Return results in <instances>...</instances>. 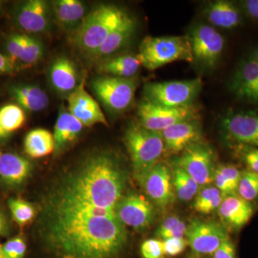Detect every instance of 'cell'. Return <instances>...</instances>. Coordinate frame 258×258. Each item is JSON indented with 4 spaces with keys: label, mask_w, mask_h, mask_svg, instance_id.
Here are the masks:
<instances>
[{
    "label": "cell",
    "mask_w": 258,
    "mask_h": 258,
    "mask_svg": "<svg viewBox=\"0 0 258 258\" xmlns=\"http://www.w3.org/2000/svg\"><path fill=\"white\" fill-rule=\"evenodd\" d=\"M141 254L143 258H163L164 256L163 241L149 239L141 246Z\"/></svg>",
    "instance_id": "38"
},
{
    "label": "cell",
    "mask_w": 258,
    "mask_h": 258,
    "mask_svg": "<svg viewBox=\"0 0 258 258\" xmlns=\"http://www.w3.org/2000/svg\"><path fill=\"white\" fill-rule=\"evenodd\" d=\"M244 151L243 160L249 171L258 173V148L246 147Z\"/></svg>",
    "instance_id": "41"
},
{
    "label": "cell",
    "mask_w": 258,
    "mask_h": 258,
    "mask_svg": "<svg viewBox=\"0 0 258 258\" xmlns=\"http://www.w3.org/2000/svg\"><path fill=\"white\" fill-rule=\"evenodd\" d=\"M200 79L148 83L144 86V99L167 108L191 106L201 91Z\"/></svg>",
    "instance_id": "6"
},
{
    "label": "cell",
    "mask_w": 258,
    "mask_h": 258,
    "mask_svg": "<svg viewBox=\"0 0 258 258\" xmlns=\"http://www.w3.org/2000/svg\"><path fill=\"white\" fill-rule=\"evenodd\" d=\"M26 120L25 110L18 104H8L0 108V124L8 134L18 130Z\"/></svg>",
    "instance_id": "31"
},
{
    "label": "cell",
    "mask_w": 258,
    "mask_h": 258,
    "mask_svg": "<svg viewBox=\"0 0 258 258\" xmlns=\"http://www.w3.org/2000/svg\"><path fill=\"white\" fill-rule=\"evenodd\" d=\"M226 196L216 186H203L195 197L194 208L197 212L208 215L218 210Z\"/></svg>",
    "instance_id": "29"
},
{
    "label": "cell",
    "mask_w": 258,
    "mask_h": 258,
    "mask_svg": "<svg viewBox=\"0 0 258 258\" xmlns=\"http://www.w3.org/2000/svg\"><path fill=\"white\" fill-rule=\"evenodd\" d=\"M45 247L56 258H118L128 242L117 217L86 214L42 215Z\"/></svg>",
    "instance_id": "2"
},
{
    "label": "cell",
    "mask_w": 258,
    "mask_h": 258,
    "mask_svg": "<svg viewBox=\"0 0 258 258\" xmlns=\"http://www.w3.org/2000/svg\"><path fill=\"white\" fill-rule=\"evenodd\" d=\"M237 195L249 203L257 200L258 173L249 170L242 171Z\"/></svg>",
    "instance_id": "35"
},
{
    "label": "cell",
    "mask_w": 258,
    "mask_h": 258,
    "mask_svg": "<svg viewBox=\"0 0 258 258\" xmlns=\"http://www.w3.org/2000/svg\"><path fill=\"white\" fill-rule=\"evenodd\" d=\"M187 258H200V257H198V256L194 255V256H189V257H188Z\"/></svg>",
    "instance_id": "48"
},
{
    "label": "cell",
    "mask_w": 258,
    "mask_h": 258,
    "mask_svg": "<svg viewBox=\"0 0 258 258\" xmlns=\"http://www.w3.org/2000/svg\"><path fill=\"white\" fill-rule=\"evenodd\" d=\"M91 88L97 98L109 111L120 113L130 107L135 98L137 82L134 78L101 76L91 81Z\"/></svg>",
    "instance_id": "7"
},
{
    "label": "cell",
    "mask_w": 258,
    "mask_h": 258,
    "mask_svg": "<svg viewBox=\"0 0 258 258\" xmlns=\"http://www.w3.org/2000/svg\"><path fill=\"white\" fill-rule=\"evenodd\" d=\"M126 184V172L113 154L93 153L50 191L43 215L81 213L116 217L115 208L125 195Z\"/></svg>",
    "instance_id": "1"
},
{
    "label": "cell",
    "mask_w": 258,
    "mask_h": 258,
    "mask_svg": "<svg viewBox=\"0 0 258 258\" xmlns=\"http://www.w3.org/2000/svg\"><path fill=\"white\" fill-rule=\"evenodd\" d=\"M230 88L240 99L258 103V46L237 64Z\"/></svg>",
    "instance_id": "16"
},
{
    "label": "cell",
    "mask_w": 258,
    "mask_h": 258,
    "mask_svg": "<svg viewBox=\"0 0 258 258\" xmlns=\"http://www.w3.org/2000/svg\"><path fill=\"white\" fill-rule=\"evenodd\" d=\"M115 214L117 218L125 226L144 231L152 225L156 212L149 199L132 192L121 198L115 208Z\"/></svg>",
    "instance_id": "13"
},
{
    "label": "cell",
    "mask_w": 258,
    "mask_h": 258,
    "mask_svg": "<svg viewBox=\"0 0 258 258\" xmlns=\"http://www.w3.org/2000/svg\"><path fill=\"white\" fill-rule=\"evenodd\" d=\"M186 240L197 254H212L219 246L229 237L222 224L195 219L186 227Z\"/></svg>",
    "instance_id": "12"
},
{
    "label": "cell",
    "mask_w": 258,
    "mask_h": 258,
    "mask_svg": "<svg viewBox=\"0 0 258 258\" xmlns=\"http://www.w3.org/2000/svg\"><path fill=\"white\" fill-rule=\"evenodd\" d=\"M52 16L62 28L75 30L86 17V8L79 0H57L51 5Z\"/></svg>",
    "instance_id": "26"
},
{
    "label": "cell",
    "mask_w": 258,
    "mask_h": 258,
    "mask_svg": "<svg viewBox=\"0 0 258 258\" xmlns=\"http://www.w3.org/2000/svg\"><path fill=\"white\" fill-rule=\"evenodd\" d=\"M24 149L29 157L39 159L55 151L53 134L45 128L30 131L24 140Z\"/></svg>",
    "instance_id": "28"
},
{
    "label": "cell",
    "mask_w": 258,
    "mask_h": 258,
    "mask_svg": "<svg viewBox=\"0 0 258 258\" xmlns=\"http://www.w3.org/2000/svg\"><path fill=\"white\" fill-rule=\"evenodd\" d=\"M213 258H236V249L235 244L227 237L213 254Z\"/></svg>",
    "instance_id": "40"
},
{
    "label": "cell",
    "mask_w": 258,
    "mask_h": 258,
    "mask_svg": "<svg viewBox=\"0 0 258 258\" xmlns=\"http://www.w3.org/2000/svg\"><path fill=\"white\" fill-rule=\"evenodd\" d=\"M194 60H196L205 69H212L221 57L225 39L221 34L210 25H197L190 33Z\"/></svg>",
    "instance_id": "10"
},
{
    "label": "cell",
    "mask_w": 258,
    "mask_h": 258,
    "mask_svg": "<svg viewBox=\"0 0 258 258\" xmlns=\"http://www.w3.org/2000/svg\"><path fill=\"white\" fill-rule=\"evenodd\" d=\"M10 134H8V132H5L1 124H0V142H3V141L7 140L9 138Z\"/></svg>",
    "instance_id": "45"
},
{
    "label": "cell",
    "mask_w": 258,
    "mask_h": 258,
    "mask_svg": "<svg viewBox=\"0 0 258 258\" xmlns=\"http://www.w3.org/2000/svg\"><path fill=\"white\" fill-rule=\"evenodd\" d=\"M4 13V2L0 1V16Z\"/></svg>",
    "instance_id": "46"
},
{
    "label": "cell",
    "mask_w": 258,
    "mask_h": 258,
    "mask_svg": "<svg viewBox=\"0 0 258 258\" xmlns=\"http://www.w3.org/2000/svg\"><path fill=\"white\" fill-rule=\"evenodd\" d=\"M163 241L164 254L169 256H176L184 252L188 246V242L184 237L169 238Z\"/></svg>",
    "instance_id": "39"
},
{
    "label": "cell",
    "mask_w": 258,
    "mask_h": 258,
    "mask_svg": "<svg viewBox=\"0 0 258 258\" xmlns=\"http://www.w3.org/2000/svg\"><path fill=\"white\" fill-rule=\"evenodd\" d=\"M83 79L68 98V110L83 126L103 124L108 126L106 116L98 102L88 93Z\"/></svg>",
    "instance_id": "17"
},
{
    "label": "cell",
    "mask_w": 258,
    "mask_h": 258,
    "mask_svg": "<svg viewBox=\"0 0 258 258\" xmlns=\"http://www.w3.org/2000/svg\"><path fill=\"white\" fill-rule=\"evenodd\" d=\"M51 5L44 0H28L15 8L13 18L19 29L28 34H45L50 30Z\"/></svg>",
    "instance_id": "15"
},
{
    "label": "cell",
    "mask_w": 258,
    "mask_h": 258,
    "mask_svg": "<svg viewBox=\"0 0 258 258\" xmlns=\"http://www.w3.org/2000/svg\"><path fill=\"white\" fill-rule=\"evenodd\" d=\"M206 15L212 25L227 30L237 28L242 22L239 8L234 3L223 0L210 3Z\"/></svg>",
    "instance_id": "27"
},
{
    "label": "cell",
    "mask_w": 258,
    "mask_h": 258,
    "mask_svg": "<svg viewBox=\"0 0 258 258\" xmlns=\"http://www.w3.org/2000/svg\"><path fill=\"white\" fill-rule=\"evenodd\" d=\"M8 204L13 220L22 228L30 224L36 215L33 205L23 199L10 198Z\"/></svg>",
    "instance_id": "32"
},
{
    "label": "cell",
    "mask_w": 258,
    "mask_h": 258,
    "mask_svg": "<svg viewBox=\"0 0 258 258\" xmlns=\"http://www.w3.org/2000/svg\"><path fill=\"white\" fill-rule=\"evenodd\" d=\"M0 258H5L3 254V244H0Z\"/></svg>",
    "instance_id": "47"
},
{
    "label": "cell",
    "mask_w": 258,
    "mask_h": 258,
    "mask_svg": "<svg viewBox=\"0 0 258 258\" xmlns=\"http://www.w3.org/2000/svg\"><path fill=\"white\" fill-rule=\"evenodd\" d=\"M137 114L139 123L144 128L161 132L176 123L194 120L195 110L191 106L167 108L144 99L139 104Z\"/></svg>",
    "instance_id": "9"
},
{
    "label": "cell",
    "mask_w": 258,
    "mask_h": 258,
    "mask_svg": "<svg viewBox=\"0 0 258 258\" xmlns=\"http://www.w3.org/2000/svg\"><path fill=\"white\" fill-rule=\"evenodd\" d=\"M243 6L250 18L258 20V0H247L244 2Z\"/></svg>",
    "instance_id": "43"
},
{
    "label": "cell",
    "mask_w": 258,
    "mask_h": 258,
    "mask_svg": "<svg viewBox=\"0 0 258 258\" xmlns=\"http://www.w3.org/2000/svg\"><path fill=\"white\" fill-rule=\"evenodd\" d=\"M186 227L187 226L179 217H169L158 227L156 235L162 240L169 238H181L184 237Z\"/></svg>",
    "instance_id": "33"
},
{
    "label": "cell",
    "mask_w": 258,
    "mask_h": 258,
    "mask_svg": "<svg viewBox=\"0 0 258 258\" xmlns=\"http://www.w3.org/2000/svg\"><path fill=\"white\" fill-rule=\"evenodd\" d=\"M10 94L18 106L30 112L41 111L49 104L47 93L34 85H15L9 88Z\"/></svg>",
    "instance_id": "25"
},
{
    "label": "cell",
    "mask_w": 258,
    "mask_h": 258,
    "mask_svg": "<svg viewBox=\"0 0 258 258\" xmlns=\"http://www.w3.org/2000/svg\"><path fill=\"white\" fill-rule=\"evenodd\" d=\"M173 166L186 171L202 187L213 182L216 167L213 152L207 146L200 144L190 146L174 159Z\"/></svg>",
    "instance_id": "11"
},
{
    "label": "cell",
    "mask_w": 258,
    "mask_h": 258,
    "mask_svg": "<svg viewBox=\"0 0 258 258\" xmlns=\"http://www.w3.org/2000/svg\"><path fill=\"white\" fill-rule=\"evenodd\" d=\"M51 84L57 92L71 94L79 86V73L76 64L69 57H56L49 70Z\"/></svg>",
    "instance_id": "22"
},
{
    "label": "cell",
    "mask_w": 258,
    "mask_h": 258,
    "mask_svg": "<svg viewBox=\"0 0 258 258\" xmlns=\"http://www.w3.org/2000/svg\"><path fill=\"white\" fill-rule=\"evenodd\" d=\"M222 126L226 137L233 143L258 148V112L231 111L224 117Z\"/></svg>",
    "instance_id": "14"
},
{
    "label": "cell",
    "mask_w": 258,
    "mask_h": 258,
    "mask_svg": "<svg viewBox=\"0 0 258 258\" xmlns=\"http://www.w3.org/2000/svg\"><path fill=\"white\" fill-rule=\"evenodd\" d=\"M142 66L154 71L176 61H194L188 36H147L137 55Z\"/></svg>",
    "instance_id": "5"
},
{
    "label": "cell",
    "mask_w": 258,
    "mask_h": 258,
    "mask_svg": "<svg viewBox=\"0 0 258 258\" xmlns=\"http://www.w3.org/2000/svg\"><path fill=\"white\" fill-rule=\"evenodd\" d=\"M142 63L137 55L124 54L110 56L97 62V71L103 76L132 79L138 73Z\"/></svg>",
    "instance_id": "24"
},
{
    "label": "cell",
    "mask_w": 258,
    "mask_h": 258,
    "mask_svg": "<svg viewBox=\"0 0 258 258\" xmlns=\"http://www.w3.org/2000/svg\"><path fill=\"white\" fill-rule=\"evenodd\" d=\"M165 150L170 154H179L190 146L198 144L201 130L194 120H185L171 125L161 132Z\"/></svg>",
    "instance_id": "18"
},
{
    "label": "cell",
    "mask_w": 258,
    "mask_h": 258,
    "mask_svg": "<svg viewBox=\"0 0 258 258\" xmlns=\"http://www.w3.org/2000/svg\"><path fill=\"white\" fill-rule=\"evenodd\" d=\"M24 52L21 62L25 64H34L41 60L44 55L43 44L38 39L23 34Z\"/></svg>",
    "instance_id": "34"
},
{
    "label": "cell",
    "mask_w": 258,
    "mask_h": 258,
    "mask_svg": "<svg viewBox=\"0 0 258 258\" xmlns=\"http://www.w3.org/2000/svg\"><path fill=\"white\" fill-rule=\"evenodd\" d=\"M31 163L14 153H0V182L7 187L22 186L31 174Z\"/></svg>",
    "instance_id": "20"
},
{
    "label": "cell",
    "mask_w": 258,
    "mask_h": 258,
    "mask_svg": "<svg viewBox=\"0 0 258 258\" xmlns=\"http://www.w3.org/2000/svg\"><path fill=\"white\" fill-rule=\"evenodd\" d=\"M83 125L64 107H61L54 128L55 154H60L74 143L82 132Z\"/></svg>",
    "instance_id": "23"
},
{
    "label": "cell",
    "mask_w": 258,
    "mask_h": 258,
    "mask_svg": "<svg viewBox=\"0 0 258 258\" xmlns=\"http://www.w3.org/2000/svg\"><path fill=\"white\" fill-rule=\"evenodd\" d=\"M5 258H24L27 244L22 236H16L3 244Z\"/></svg>",
    "instance_id": "37"
},
{
    "label": "cell",
    "mask_w": 258,
    "mask_h": 258,
    "mask_svg": "<svg viewBox=\"0 0 258 258\" xmlns=\"http://www.w3.org/2000/svg\"><path fill=\"white\" fill-rule=\"evenodd\" d=\"M135 20L125 13L118 25L113 28L99 48L90 56L91 60L98 61L110 57L128 42L135 32Z\"/></svg>",
    "instance_id": "21"
},
{
    "label": "cell",
    "mask_w": 258,
    "mask_h": 258,
    "mask_svg": "<svg viewBox=\"0 0 258 258\" xmlns=\"http://www.w3.org/2000/svg\"><path fill=\"white\" fill-rule=\"evenodd\" d=\"M7 55L15 63V61L21 62L24 52L23 34H12L5 40Z\"/></svg>",
    "instance_id": "36"
},
{
    "label": "cell",
    "mask_w": 258,
    "mask_h": 258,
    "mask_svg": "<svg viewBox=\"0 0 258 258\" xmlns=\"http://www.w3.org/2000/svg\"><path fill=\"white\" fill-rule=\"evenodd\" d=\"M172 174L176 197L180 201L189 202L196 197L200 186L191 176L177 166H174Z\"/></svg>",
    "instance_id": "30"
},
{
    "label": "cell",
    "mask_w": 258,
    "mask_h": 258,
    "mask_svg": "<svg viewBox=\"0 0 258 258\" xmlns=\"http://www.w3.org/2000/svg\"><path fill=\"white\" fill-rule=\"evenodd\" d=\"M16 70V64L7 55L0 52V76L12 74Z\"/></svg>",
    "instance_id": "42"
},
{
    "label": "cell",
    "mask_w": 258,
    "mask_h": 258,
    "mask_svg": "<svg viewBox=\"0 0 258 258\" xmlns=\"http://www.w3.org/2000/svg\"><path fill=\"white\" fill-rule=\"evenodd\" d=\"M137 180L147 198L157 208L165 209L175 202L172 171L165 163L159 161Z\"/></svg>",
    "instance_id": "8"
},
{
    "label": "cell",
    "mask_w": 258,
    "mask_h": 258,
    "mask_svg": "<svg viewBox=\"0 0 258 258\" xmlns=\"http://www.w3.org/2000/svg\"><path fill=\"white\" fill-rule=\"evenodd\" d=\"M124 142L137 179L158 164L165 151L161 132L149 130L139 123L129 125Z\"/></svg>",
    "instance_id": "4"
},
{
    "label": "cell",
    "mask_w": 258,
    "mask_h": 258,
    "mask_svg": "<svg viewBox=\"0 0 258 258\" xmlns=\"http://www.w3.org/2000/svg\"><path fill=\"white\" fill-rule=\"evenodd\" d=\"M9 230V225L5 215L0 212V236L6 235Z\"/></svg>",
    "instance_id": "44"
},
{
    "label": "cell",
    "mask_w": 258,
    "mask_h": 258,
    "mask_svg": "<svg viewBox=\"0 0 258 258\" xmlns=\"http://www.w3.org/2000/svg\"><path fill=\"white\" fill-rule=\"evenodd\" d=\"M125 14L115 5H98L87 13L79 26L71 32L70 42L90 57L106 41Z\"/></svg>",
    "instance_id": "3"
},
{
    "label": "cell",
    "mask_w": 258,
    "mask_h": 258,
    "mask_svg": "<svg viewBox=\"0 0 258 258\" xmlns=\"http://www.w3.org/2000/svg\"><path fill=\"white\" fill-rule=\"evenodd\" d=\"M219 217L225 228L237 230L242 228L252 218L254 208L252 203L237 194L224 198L218 209Z\"/></svg>",
    "instance_id": "19"
}]
</instances>
